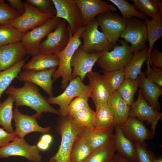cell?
Returning a JSON list of instances; mask_svg holds the SVG:
<instances>
[{
  "label": "cell",
  "mask_w": 162,
  "mask_h": 162,
  "mask_svg": "<svg viewBox=\"0 0 162 162\" xmlns=\"http://www.w3.org/2000/svg\"><path fill=\"white\" fill-rule=\"evenodd\" d=\"M5 93L11 95L16 107L26 106L35 110L41 118L43 112L59 115L58 110L54 108L39 92L38 86L32 83L25 82L21 87L10 86Z\"/></svg>",
  "instance_id": "6da1fadb"
},
{
  "label": "cell",
  "mask_w": 162,
  "mask_h": 162,
  "mask_svg": "<svg viewBox=\"0 0 162 162\" xmlns=\"http://www.w3.org/2000/svg\"><path fill=\"white\" fill-rule=\"evenodd\" d=\"M59 116L56 121V130L61 136V142L57 152L50 159L56 162H70L73 146L82 128L76 124L70 116Z\"/></svg>",
  "instance_id": "7a4b0ae2"
},
{
  "label": "cell",
  "mask_w": 162,
  "mask_h": 162,
  "mask_svg": "<svg viewBox=\"0 0 162 162\" xmlns=\"http://www.w3.org/2000/svg\"><path fill=\"white\" fill-rule=\"evenodd\" d=\"M69 27L70 38L67 45L62 51L55 53L58 58L59 64L52 77L54 81L60 77L62 78L61 88L63 89L66 88L69 82L73 79L70 62L75 52L81 45L80 37L85 28L84 26L79 28L72 35L69 26Z\"/></svg>",
  "instance_id": "3957f363"
},
{
  "label": "cell",
  "mask_w": 162,
  "mask_h": 162,
  "mask_svg": "<svg viewBox=\"0 0 162 162\" xmlns=\"http://www.w3.org/2000/svg\"><path fill=\"white\" fill-rule=\"evenodd\" d=\"M121 44L114 46L112 50L105 52L97 62L103 71H111L124 68L132 58L133 52L128 43L118 40Z\"/></svg>",
  "instance_id": "277c9868"
},
{
  "label": "cell",
  "mask_w": 162,
  "mask_h": 162,
  "mask_svg": "<svg viewBox=\"0 0 162 162\" xmlns=\"http://www.w3.org/2000/svg\"><path fill=\"white\" fill-rule=\"evenodd\" d=\"M85 26L84 30L80 38L83 40V44L79 48L90 53L102 51H107L114 47L109 42L104 34L98 29V24L96 18Z\"/></svg>",
  "instance_id": "5b68a950"
},
{
  "label": "cell",
  "mask_w": 162,
  "mask_h": 162,
  "mask_svg": "<svg viewBox=\"0 0 162 162\" xmlns=\"http://www.w3.org/2000/svg\"><path fill=\"white\" fill-rule=\"evenodd\" d=\"M61 20L53 16L43 24L25 33L21 42L26 54L32 56L39 54V48L41 40L56 29Z\"/></svg>",
  "instance_id": "8992f818"
},
{
  "label": "cell",
  "mask_w": 162,
  "mask_h": 162,
  "mask_svg": "<svg viewBox=\"0 0 162 162\" xmlns=\"http://www.w3.org/2000/svg\"><path fill=\"white\" fill-rule=\"evenodd\" d=\"M67 22L61 20L53 32L46 36V38L40 43L39 53L51 54L60 52L67 45L70 38L69 27Z\"/></svg>",
  "instance_id": "52a82bcc"
},
{
  "label": "cell",
  "mask_w": 162,
  "mask_h": 162,
  "mask_svg": "<svg viewBox=\"0 0 162 162\" xmlns=\"http://www.w3.org/2000/svg\"><path fill=\"white\" fill-rule=\"evenodd\" d=\"M23 5L24 13L9 21L7 24L12 26L24 34L43 24L53 17L41 12L26 1L23 2Z\"/></svg>",
  "instance_id": "ba28073f"
},
{
  "label": "cell",
  "mask_w": 162,
  "mask_h": 162,
  "mask_svg": "<svg viewBox=\"0 0 162 162\" xmlns=\"http://www.w3.org/2000/svg\"><path fill=\"white\" fill-rule=\"evenodd\" d=\"M120 38L131 44L133 52L140 51L147 47V32L146 23L136 17L127 20L125 27Z\"/></svg>",
  "instance_id": "9c48e42d"
},
{
  "label": "cell",
  "mask_w": 162,
  "mask_h": 162,
  "mask_svg": "<svg viewBox=\"0 0 162 162\" xmlns=\"http://www.w3.org/2000/svg\"><path fill=\"white\" fill-rule=\"evenodd\" d=\"M96 19L109 42L115 45L125 28L127 20L111 11L103 12Z\"/></svg>",
  "instance_id": "30bf717a"
},
{
  "label": "cell",
  "mask_w": 162,
  "mask_h": 162,
  "mask_svg": "<svg viewBox=\"0 0 162 162\" xmlns=\"http://www.w3.org/2000/svg\"><path fill=\"white\" fill-rule=\"evenodd\" d=\"M40 151L36 146L30 145L24 138L16 137L6 146L0 148V158L19 156L32 162H41L42 157Z\"/></svg>",
  "instance_id": "8fae6325"
},
{
  "label": "cell",
  "mask_w": 162,
  "mask_h": 162,
  "mask_svg": "<svg viewBox=\"0 0 162 162\" xmlns=\"http://www.w3.org/2000/svg\"><path fill=\"white\" fill-rule=\"evenodd\" d=\"M52 1L56 12L55 16L63 19L68 23L72 35L83 26L81 14L75 0Z\"/></svg>",
  "instance_id": "7c38bea8"
},
{
  "label": "cell",
  "mask_w": 162,
  "mask_h": 162,
  "mask_svg": "<svg viewBox=\"0 0 162 162\" xmlns=\"http://www.w3.org/2000/svg\"><path fill=\"white\" fill-rule=\"evenodd\" d=\"M83 82L80 77H76L69 82L62 94L56 97H50L46 100L50 104H56L59 106V116H64L66 108L73 100L89 88V85H85Z\"/></svg>",
  "instance_id": "4fadbf2b"
},
{
  "label": "cell",
  "mask_w": 162,
  "mask_h": 162,
  "mask_svg": "<svg viewBox=\"0 0 162 162\" xmlns=\"http://www.w3.org/2000/svg\"><path fill=\"white\" fill-rule=\"evenodd\" d=\"M40 118L37 113L32 116L23 114L18 107H16L13 111V119L15 123L16 137L24 138L27 134L33 132L44 134L49 133L51 129L50 127H42L38 124L37 119Z\"/></svg>",
  "instance_id": "5bb4252c"
},
{
  "label": "cell",
  "mask_w": 162,
  "mask_h": 162,
  "mask_svg": "<svg viewBox=\"0 0 162 162\" xmlns=\"http://www.w3.org/2000/svg\"><path fill=\"white\" fill-rule=\"evenodd\" d=\"M106 52L90 53L79 47L74 53L70 62L71 66L73 69L72 79L78 76L83 81L86 75L92 71L95 63Z\"/></svg>",
  "instance_id": "9a60e30c"
},
{
  "label": "cell",
  "mask_w": 162,
  "mask_h": 162,
  "mask_svg": "<svg viewBox=\"0 0 162 162\" xmlns=\"http://www.w3.org/2000/svg\"><path fill=\"white\" fill-rule=\"evenodd\" d=\"M129 117H135L141 121H147L151 125V130L155 133L158 122L162 113L155 110L143 98L140 90L136 100L130 106Z\"/></svg>",
  "instance_id": "2e32d148"
},
{
  "label": "cell",
  "mask_w": 162,
  "mask_h": 162,
  "mask_svg": "<svg viewBox=\"0 0 162 162\" xmlns=\"http://www.w3.org/2000/svg\"><path fill=\"white\" fill-rule=\"evenodd\" d=\"M122 128L125 135L132 142L146 147L147 145L145 141L154 136V133L135 117H129Z\"/></svg>",
  "instance_id": "e0dca14e"
},
{
  "label": "cell",
  "mask_w": 162,
  "mask_h": 162,
  "mask_svg": "<svg viewBox=\"0 0 162 162\" xmlns=\"http://www.w3.org/2000/svg\"><path fill=\"white\" fill-rule=\"evenodd\" d=\"M57 67L40 71L25 70L18 74V79L20 81L29 82L40 87L50 96L54 97L52 75Z\"/></svg>",
  "instance_id": "ac0fdd59"
},
{
  "label": "cell",
  "mask_w": 162,
  "mask_h": 162,
  "mask_svg": "<svg viewBox=\"0 0 162 162\" xmlns=\"http://www.w3.org/2000/svg\"><path fill=\"white\" fill-rule=\"evenodd\" d=\"M81 13L83 25L86 26L95 16L106 11H115L112 4L102 0H75Z\"/></svg>",
  "instance_id": "d6986e66"
},
{
  "label": "cell",
  "mask_w": 162,
  "mask_h": 162,
  "mask_svg": "<svg viewBox=\"0 0 162 162\" xmlns=\"http://www.w3.org/2000/svg\"><path fill=\"white\" fill-rule=\"evenodd\" d=\"M91 90V97L96 110L108 102L110 93L103 75L92 71L87 74Z\"/></svg>",
  "instance_id": "ffe728a7"
},
{
  "label": "cell",
  "mask_w": 162,
  "mask_h": 162,
  "mask_svg": "<svg viewBox=\"0 0 162 162\" xmlns=\"http://www.w3.org/2000/svg\"><path fill=\"white\" fill-rule=\"evenodd\" d=\"M26 54L21 42L0 46V72L23 60Z\"/></svg>",
  "instance_id": "44dd1931"
},
{
  "label": "cell",
  "mask_w": 162,
  "mask_h": 162,
  "mask_svg": "<svg viewBox=\"0 0 162 162\" xmlns=\"http://www.w3.org/2000/svg\"><path fill=\"white\" fill-rule=\"evenodd\" d=\"M113 129L101 130L94 128H82L81 135L92 151L103 146L114 137Z\"/></svg>",
  "instance_id": "7402d4cb"
},
{
  "label": "cell",
  "mask_w": 162,
  "mask_h": 162,
  "mask_svg": "<svg viewBox=\"0 0 162 162\" xmlns=\"http://www.w3.org/2000/svg\"><path fill=\"white\" fill-rule=\"evenodd\" d=\"M114 135L116 151L118 154L130 162H136V152L134 144L125 135L122 128L115 125Z\"/></svg>",
  "instance_id": "603a6c76"
},
{
  "label": "cell",
  "mask_w": 162,
  "mask_h": 162,
  "mask_svg": "<svg viewBox=\"0 0 162 162\" xmlns=\"http://www.w3.org/2000/svg\"><path fill=\"white\" fill-rule=\"evenodd\" d=\"M140 76L141 79L140 90L143 98L155 110L160 112L161 106L159 98L162 94V87L147 79L143 72H142Z\"/></svg>",
  "instance_id": "cb8c5ba5"
},
{
  "label": "cell",
  "mask_w": 162,
  "mask_h": 162,
  "mask_svg": "<svg viewBox=\"0 0 162 162\" xmlns=\"http://www.w3.org/2000/svg\"><path fill=\"white\" fill-rule=\"evenodd\" d=\"M58 59L55 54L39 53L32 56L22 68L25 70L40 71L58 67Z\"/></svg>",
  "instance_id": "d4e9b609"
},
{
  "label": "cell",
  "mask_w": 162,
  "mask_h": 162,
  "mask_svg": "<svg viewBox=\"0 0 162 162\" xmlns=\"http://www.w3.org/2000/svg\"><path fill=\"white\" fill-rule=\"evenodd\" d=\"M108 102L114 112V125H118L122 128L129 117L130 106L117 91L110 94Z\"/></svg>",
  "instance_id": "484cf974"
},
{
  "label": "cell",
  "mask_w": 162,
  "mask_h": 162,
  "mask_svg": "<svg viewBox=\"0 0 162 162\" xmlns=\"http://www.w3.org/2000/svg\"><path fill=\"white\" fill-rule=\"evenodd\" d=\"M149 56L148 47L140 51L134 52L130 60L124 68L125 79H136L142 73V65L147 60Z\"/></svg>",
  "instance_id": "4316f807"
},
{
  "label": "cell",
  "mask_w": 162,
  "mask_h": 162,
  "mask_svg": "<svg viewBox=\"0 0 162 162\" xmlns=\"http://www.w3.org/2000/svg\"><path fill=\"white\" fill-rule=\"evenodd\" d=\"M95 112V128L106 130L114 128V114L108 102L101 106Z\"/></svg>",
  "instance_id": "83f0119b"
},
{
  "label": "cell",
  "mask_w": 162,
  "mask_h": 162,
  "mask_svg": "<svg viewBox=\"0 0 162 162\" xmlns=\"http://www.w3.org/2000/svg\"><path fill=\"white\" fill-rule=\"evenodd\" d=\"M116 151L114 137L106 144L93 151L83 162H110Z\"/></svg>",
  "instance_id": "f1b7e54d"
},
{
  "label": "cell",
  "mask_w": 162,
  "mask_h": 162,
  "mask_svg": "<svg viewBox=\"0 0 162 162\" xmlns=\"http://www.w3.org/2000/svg\"><path fill=\"white\" fill-rule=\"evenodd\" d=\"M136 9L147 18L162 15L161 0H132Z\"/></svg>",
  "instance_id": "f546056e"
},
{
  "label": "cell",
  "mask_w": 162,
  "mask_h": 162,
  "mask_svg": "<svg viewBox=\"0 0 162 162\" xmlns=\"http://www.w3.org/2000/svg\"><path fill=\"white\" fill-rule=\"evenodd\" d=\"M146 26L147 39L149 43L150 55L154 43L162 37V15L144 20Z\"/></svg>",
  "instance_id": "4dcf8cb0"
},
{
  "label": "cell",
  "mask_w": 162,
  "mask_h": 162,
  "mask_svg": "<svg viewBox=\"0 0 162 162\" xmlns=\"http://www.w3.org/2000/svg\"><path fill=\"white\" fill-rule=\"evenodd\" d=\"M14 102L13 98L10 95H8L6 99L3 102H0V125L10 134L14 132L11 124Z\"/></svg>",
  "instance_id": "1f68e13d"
},
{
  "label": "cell",
  "mask_w": 162,
  "mask_h": 162,
  "mask_svg": "<svg viewBox=\"0 0 162 162\" xmlns=\"http://www.w3.org/2000/svg\"><path fill=\"white\" fill-rule=\"evenodd\" d=\"M141 82L140 75L134 80L125 79L117 90L123 99L130 106L134 102L135 94L140 87Z\"/></svg>",
  "instance_id": "d6a6232c"
},
{
  "label": "cell",
  "mask_w": 162,
  "mask_h": 162,
  "mask_svg": "<svg viewBox=\"0 0 162 162\" xmlns=\"http://www.w3.org/2000/svg\"><path fill=\"white\" fill-rule=\"evenodd\" d=\"M29 57L28 56L11 67L0 72V102L3 93L10 86L13 80L18 78L25 61Z\"/></svg>",
  "instance_id": "836d02e7"
},
{
  "label": "cell",
  "mask_w": 162,
  "mask_h": 162,
  "mask_svg": "<svg viewBox=\"0 0 162 162\" xmlns=\"http://www.w3.org/2000/svg\"><path fill=\"white\" fill-rule=\"evenodd\" d=\"M96 112L88 104L77 112L69 116L78 126L83 128H94Z\"/></svg>",
  "instance_id": "e575fe53"
},
{
  "label": "cell",
  "mask_w": 162,
  "mask_h": 162,
  "mask_svg": "<svg viewBox=\"0 0 162 162\" xmlns=\"http://www.w3.org/2000/svg\"><path fill=\"white\" fill-rule=\"evenodd\" d=\"M92 152L84 138L80 134L75 140L73 146L70 154V162H83Z\"/></svg>",
  "instance_id": "d590c367"
},
{
  "label": "cell",
  "mask_w": 162,
  "mask_h": 162,
  "mask_svg": "<svg viewBox=\"0 0 162 162\" xmlns=\"http://www.w3.org/2000/svg\"><path fill=\"white\" fill-rule=\"evenodd\" d=\"M24 34L9 24L0 25V44L2 46L21 42Z\"/></svg>",
  "instance_id": "8d00e7d4"
},
{
  "label": "cell",
  "mask_w": 162,
  "mask_h": 162,
  "mask_svg": "<svg viewBox=\"0 0 162 162\" xmlns=\"http://www.w3.org/2000/svg\"><path fill=\"white\" fill-rule=\"evenodd\" d=\"M115 5L121 12L122 18L127 20L132 17L144 20L147 18L143 14L137 10L133 5L125 0H109Z\"/></svg>",
  "instance_id": "74e56055"
},
{
  "label": "cell",
  "mask_w": 162,
  "mask_h": 162,
  "mask_svg": "<svg viewBox=\"0 0 162 162\" xmlns=\"http://www.w3.org/2000/svg\"><path fill=\"white\" fill-rule=\"evenodd\" d=\"M104 76L110 94L117 90L125 79L124 68L111 71H103Z\"/></svg>",
  "instance_id": "f35d334b"
},
{
  "label": "cell",
  "mask_w": 162,
  "mask_h": 162,
  "mask_svg": "<svg viewBox=\"0 0 162 162\" xmlns=\"http://www.w3.org/2000/svg\"><path fill=\"white\" fill-rule=\"evenodd\" d=\"M91 97L90 88L83 94L74 98L66 108L65 116H70L79 111L88 104V98Z\"/></svg>",
  "instance_id": "ab89813d"
},
{
  "label": "cell",
  "mask_w": 162,
  "mask_h": 162,
  "mask_svg": "<svg viewBox=\"0 0 162 162\" xmlns=\"http://www.w3.org/2000/svg\"><path fill=\"white\" fill-rule=\"evenodd\" d=\"M21 14L4 0H0V25L7 24L9 21L14 20Z\"/></svg>",
  "instance_id": "60d3db41"
},
{
  "label": "cell",
  "mask_w": 162,
  "mask_h": 162,
  "mask_svg": "<svg viewBox=\"0 0 162 162\" xmlns=\"http://www.w3.org/2000/svg\"><path fill=\"white\" fill-rule=\"evenodd\" d=\"M26 2L43 13L53 16L56 15L52 0H26Z\"/></svg>",
  "instance_id": "b9f144b4"
},
{
  "label": "cell",
  "mask_w": 162,
  "mask_h": 162,
  "mask_svg": "<svg viewBox=\"0 0 162 162\" xmlns=\"http://www.w3.org/2000/svg\"><path fill=\"white\" fill-rule=\"evenodd\" d=\"M136 152V162H156L157 159L154 154L148 151L146 147L134 143Z\"/></svg>",
  "instance_id": "7bdbcfd3"
},
{
  "label": "cell",
  "mask_w": 162,
  "mask_h": 162,
  "mask_svg": "<svg viewBox=\"0 0 162 162\" xmlns=\"http://www.w3.org/2000/svg\"><path fill=\"white\" fill-rule=\"evenodd\" d=\"M149 57L147 61V70L145 76L147 79L156 85L162 87V71L160 69L150 67Z\"/></svg>",
  "instance_id": "ee69618b"
},
{
  "label": "cell",
  "mask_w": 162,
  "mask_h": 162,
  "mask_svg": "<svg viewBox=\"0 0 162 162\" xmlns=\"http://www.w3.org/2000/svg\"><path fill=\"white\" fill-rule=\"evenodd\" d=\"M149 57V64L151 67L154 68H162V52L155 46L152 49Z\"/></svg>",
  "instance_id": "f6af8a7d"
},
{
  "label": "cell",
  "mask_w": 162,
  "mask_h": 162,
  "mask_svg": "<svg viewBox=\"0 0 162 162\" xmlns=\"http://www.w3.org/2000/svg\"><path fill=\"white\" fill-rule=\"evenodd\" d=\"M16 137V134H10L4 130L3 128H0V148L8 145L13 141Z\"/></svg>",
  "instance_id": "bcb514c9"
},
{
  "label": "cell",
  "mask_w": 162,
  "mask_h": 162,
  "mask_svg": "<svg viewBox=\"0 0 162 162\" xmlns=\"http://www.w3.org/2000/svg\"><path fill=\"white\" fill-rule=\"evenodd\" d=\"M9 5L21 14L24 12L23 2L21 0H8Z\"/></svg>",
  "instance_id": "7dc6e473"
},
{
  "label": "cell",
  "mask_w": 162,
  "mask_h": 162,
  "mask_svg": "<svg viewBox=\"0 0 162 162\" xmlns=\"http://www.w3.org/2000/svg\"><path fill=\"white\" fill-rule=\"evenodd\" d=\"M110 162H130L118 154H114Z\"/></svg>",
  "instance_id": "c3c4849f"
},
{
  "label": "cell",
  "mask_w": 162,
  "mask_h": 162,
  "mask_svg": "<svg viewBox=\"0 0 162 162\" xmlns=\"http://www.w3.org/2000/svg\"><path fill=\"white\" fill-rule=\"evenodd\" d=\"M49 145L39 140L37 143L36 146L40 150L45 151L48 148Z\"/></svg>",
  "instance_id": "681fc988"
},
{
  "label": "cell",
  "mask_w": 162,
  "mask_h": 162,
  "mask_svg": "<svg viewBox=\"0 0 162 162\" xmlns=\"http://www.w3.org/2000/svg\"><path fill=\"white\" fill-rule=\"evenodd\" d=\"M40 140L50 145L52 141V137L50 134H45L41 136Z\"/></svg>",
  "instance_id": "f907efd6"
},
{
  "label": "cell",
  "mask_w": 162,
  "mask_h": 162,
  "mask_svg": "<svg viewBox=\"0 0 162 162\" xmlns=\"http://www.w3.org/2000/svg\"><path fill=\"white\" fill-rule=\"evenodd\" d=\"M156 162H162V159L160 158L158 160L157 159Z\"/></svg>",
  "instance_id": "816d5d0a"
},
{
  "label": "cell",
  "mask_w": 162,
  "mask_h": 162,
  "mask_svg": "<svg viewBox=\"0 0 162 162\" xmlns=\"http://www.w3.org/2000/svg\"><path fill=\"white\" fill-rule=\"evenodd\" d=\"M48 162H56L55 160H49V161Z\"/></svg>",
  "instance_id": "f5cc1de1"
},
{
  "label": "cell",
  "mask_w": 162,
  "mask_h": 162,
  "mask_svg": "<svg viewBox=\"0 0 162 162\" xmlns=\"http://www.w3.org/2000/svg\"><path fill=\"white\" fill-rule=\"evenodd\" d=\"M1 46V45H0V46Z\"/></svg>",
  "instance_id": "db71d44e"
}]
</instances>
